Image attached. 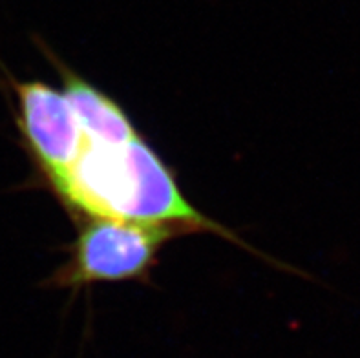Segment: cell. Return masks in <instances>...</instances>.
<instances>
[{
	"mask_svg": "<svg viewBox=\"0 0 360 358\" xmlns=\"http://www.w3.org/2000/svg\"><path fill=\"white\" fill-rule=\"evenodd\" d=\"M53 64L63 75V94L68 99L86 141L121 146L139 137L127 112L112 97L97 90L60 60Z\"/></svg>",
	"mask_w": 360,
	"mask_h": 358,
	"instance_id": "obj_4",
	"label": "cell"
},
{
	"mask_svg": "<svg viewBox=\"0 0 360 358\" xmlns=\"http://www.w3.org/2000/svg\"><path fill=\"white\" fill-rule=\"evenodd\" d=\"M181 236L163 225L117 218H88L70 262L53 276V286L82 287L97 281L139 280L158 262L165 241Z\"/></svg>",
	"mask_w": 360,
	"mask_h": 358,
	"instance_id": "obj_2",
	"label": "cell"
},
{
	"mask_svg": "<svg viewBox=\"0 0 360 358\" xmlns=\"http://www.w3.org/2000/svg\"><path fill=\"white\" fill-rule=\"evenodd\" d=\"M72 210L88 218H117L188 232H216L247 247L233 232L191 205L170 168L141 137L112 146L86 141L68 179L55 188Z\"/></svg>",
	"mask_w": 360,
	"mask_h": 358,
	"instance_id": "obj_1",
	"label": "cell"
},
{
	"mask_svg": "<svg viewBox=\"0 0 360 358\" xmlns=\"http://www.w3.org/2000/svg\"><path fill=\"white\" fill-rule=\"evenodd\" d=\"M17 103V127L26 150L51 188L68 179L86 148V137L68 99L42 81L8 77Z\"/></svg>",
	"mask_w": 360,
	"mask_h": 358,
	"instance_id": "obj_3",
	"label": "cell"
}]
</instances>
